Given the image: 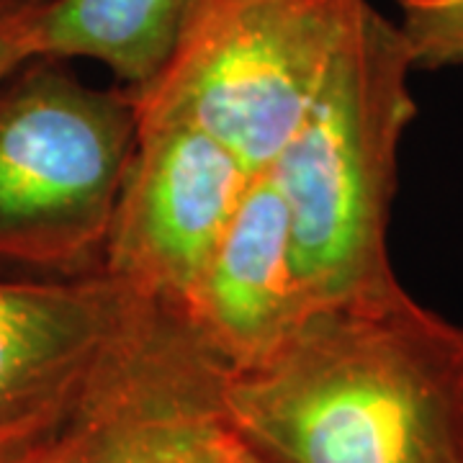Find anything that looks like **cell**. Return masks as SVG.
<instances>
[{
  "label": "cell",
  "instance_id": "11",
  "mask_svg": "<svg viewBox=\"0 0 463 463\" xmlns=\"http://www.w3.org/2000/svg\"><path fill=\"white\" fill-rule=\"evenodd\" d=\"M196 463H276L270 461L268 456H263L258 448H252L237 432L232 430L230 425L224 422L219 430L206 440V446L201 450L199 461Z\"/></svg>",
  "mask_w": 463,
  "mask_h": 463
},
{
  "label": "cell",
  "instance_id": "7",
  "mask_svg": "<svg viewBox=\"0 0 463 463\" xmlns=\"http://www.w3.org/2000/svg\"><path fill=\"white\" fill-rule=\"evenodd\" d=\"M103 270L0 273V446L57 430L127 309Z\"/></svg>",
  "mask_w": 463,
  "mask_h": 463
},
{
  "label": "cell",
  "instance_id": "3",
  "mask_svg": "<svg viewBox=\"0 0 463 463\" xmlns=\"http://www.w3.org/2000/svg\"><path fill=\"white\" fill-rule=\"evenodd\" d=\"M139 134L127 88H93L32 54L0 78V270L100 273Z\"/></svg>",
  "mask_w": 463,
  "mask_h": 463
},
{
  "label": "cell",
  "instance_id": "12",
  "mask_svg": "<svg viewBox=\"0 0 463 463\" xmlns=\"http://www.w3.org/2000/svg\"><path fill=\"white\" fill-rule=\"evenodd\" d=\"M60 430H62V425L57 430L47 432V435L0 446V463H54Z\"/></svg>",
  "mask_w": 463,
  "mask_h": 463
},
{
  "label": "cell",
  "instance_id": "5",
  "mask_svg": "<svg viewBox=\"0 0 463 463\" xmlns=\"http://www.w3.org/2000/svg\"><path fill=\"white\" fill-rule=\"evenodd\" d=\"M227 376L183 307L129 291L62 422L54 463H196L227 422Z\"/></svg>",
  "mask_w": 463,
  "mask_h": 463
},
{
  "label": "cell",
  "instance_id": "10",
  "mask_svg": "<svg viewBox=\"0 0 463 463\" xmlns=\"http://www.w3.org/2000/svg\"><path fill=\"white\" fill-rule=\"evenodd\" d=\"M414 70L463 65V0H397Z\"/></svg>",
  "mask_w": 463,
  "mask_h": 463
},
{
  "label": "cell",
  "instance_id": "2",
  "mask_svg": "<svg viewBox=\"0 0 463 463\" xmlns=\"http://www.w3.org/2000/svg\"><path fill=\"white\" fill-rule=\"evenodd\" d=\"M397 21L368 3L312 109L268 167L291 219L304 307L397 288L389 216L402 137L417 103Z\"/></svg>",
  "mask_w": 463,
  "mask_h": 463
},
{
  "label": "cell",
  "instance_id": "4",
  "mask_svg": "<svg viewBox=\"0 0 463 463\" xmlns=\"http://www.w3.org/2000/svg\"><path fill=\"white\" fill-rule=\"evenodd\" d=\"M371 0H214L157 85L145 121H183L265 173L312 109Z\"/></svg>",
  "mask_w": 463,
  "mask_h": 463
},
{
  "label": "cell",
  "instance_id": "1",
  "mask_svg": "<svg viewBox=\"0 0 463 463\" xmlns=\"http://www.w3.org/2000/svg\"><path fill=\"white\" fill-rule=\"evenodd\" d=\"M224 412L276 463H463V330L402 283L315 304L232 368Z\"/></svg>",
  "mask_w": 463,
  "mask_h": 463
},
{
  "label": "cell",
  "instance_id": "9",
  "mask_svg": "<svg viewBox=\"0 0 463 463\" xmlns=\"http://www.w3.org/2000/svg\"><path fill=\"white\" fill-rule=\"evenodd\" d=\"M214 0H47L26 21L32 54L96 60L142 99L175 62Z\"/></svg>",
  "mask_w": 463,
  "mask_h": 463
},
{
  "label": "cell",
  "instance_id": "8",
  "mask_svg": "<svg viewBox=\"0 0 463 463\" xmlns=\"http://www.w3.org/2000/svg\"><path fill=\"white\" fill-rule=\"evenodd\" d=\"M183 309L230 371L268 355L307 312L291 219L270 173L250 178Z\"/></svg>",
  "mask_w": 463,
  "mask_h": 463
},
{
  "label": "cell",
  "instance_id": "14",
  "mask_svg": "<svg viewBox=\"0 0 463 463\" xmlns=\"http://www.w3.org/2000/svg\"><path fill=\"white\" fill-rule=\"evenodd\" d=\"M47 0H0V24L18 21L33 14L36 8H42Z\"/></svg>",
  "mask_w": 463,
  "mask_h": 463
},
{
  "label": "cell",
  "instance_id": "13",
  "mask_svg": "<svg viewBox=\"0 0 463 463\" xmlns=\"http://www.w3.org/2000/svg\"><path fill=\"white\" fill-rule=\"evenodd\" d=\"M29 16L0 24V78L8 75L16 65H21L26 57H32L29 42H26V21H29Z\"/></svg>",
  "mask_w": 463,
  "mask_h": 463
},
{
  "label": "cell",
  "instance_id": "6",
  "mask_svg": "<svg viewBox=\"0 0 463 463\" xmlns=\"http://www.w3.org/2000/svg\"><path fill=\"white\" fill-rule=\"evenodd\" d=\"M252 175L196 127L139 118L100 270L137 297L185 307Z\"/></svg>",
  "mask_w": 463,
  "mask_h": 463
}]
</instances>
